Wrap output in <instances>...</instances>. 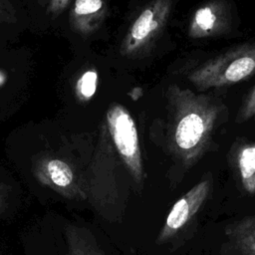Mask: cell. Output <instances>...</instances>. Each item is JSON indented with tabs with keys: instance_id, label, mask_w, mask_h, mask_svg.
<instances>
[{
	"instance_id": "1",
	"label": "cell",
	"mask_w": 255,
	"mask_h": 255,
	"mask_svg": "<svg viewBox=\"0 0 255 255\" xmlns=\"http://www.w3.org/2000/svg\"><path fill=\"white\" fill-rule=\"evenodd\" d=\"M173 125L171 148L185 167L194 165L207 151L224 106L203 94L172 87Z\"/></svg>"
},
{
	"instance_id": "4",
	"label": "cell",
	"mask_w": 255,
	"mask_h": 255,
	"mask_svg": "<svg viewBox=\"0 0 255 255\" xmlns=\"http://www.w3.org/2000/svg\"><path fill=\"white\" fill-rule=\"evenodd\" d=\"M209 179H203L183 194L171 207L157 235L156 242L163 244L182 231L201 210L210 193Z\"/></svg>"
},
{
	"instance_id": "8",
	"label": "cell",
	"mask_w": 255,
	"mask_h": 255,
	"mask_svg": "<svg viewBox=\"0 0 255 255\" xmlns=\"http://www.w3.org/2000/svg\"><path fill=\"white\" fill-rule=\"evenodd\" d=\"M225 235L235 255H255V214L228 224Z\"/></svg>"
},
{
	"instance_id": "7",
	"label": "cell",
	"mask_w": 255,
	"mask_h": 255,
	"mask_svg": "<svg viewBox=\"0 0 255 255\" xmlns=\"http://www.w3.org/2000/svg\"><path fill=\"white\" fill-rule=\"evenodd\" d=\"M230 162L243 191L255 194V141H237L230 150Z\"/></svg>"
},
{
	"instance_id": "11",
	"label": "cell",
	"mask_w": 255,
	"mask_h": 255,
	"mask_svg": "<svg viewBox=\"0 0 255 255\" xmlns=\"http://www.w3.org/2000/svg\"><path fill=\"white\" fill-rule=\"evenodd\" d=\"M102 5V0H76L75 12L79 15L92 14L100 10Z\"/></svg>"
},
{
	"instance_id": "13",
	"label": "cell",
	"mask_w": 255,
	"mask_h": 255,
	"mask_svg": "<svg viewBox=\"0 0 255 255\" xmlns=\"http://www.w3.org/2000/svg\"><path fill=\"white\" fill-rule=\"evenodd\" d=\"M9 189L6 187V185L2 182H0V213H2L7 205V199H8Z\"/></svg>"
},
{
	"instance_id": "12",
	"label": "cell",
	"mask_w": 255,
	"mask_h": 255,
	"mask_svg": "<svg viewBox=\"0 0 255 255\" xmlns=\"http://www.w3.org/2000/svg\"><path fill=\"white\" fill-rule=\"evenodd\" d=\"M97 74L92 71L86 72L81 79V92L86 98H90L96 91Z\"/></svg>"
},
{
	"instance_id": "10",
	"label": "cell",
	"mask_w": 255,
	"mask_h": 255,
	"mask_svg": "<svg viewBox=\"0 0 255 255\" xmlns=\"http://www.w3.org/2000/svg\"><path fill=\"white\" fill-rule=\"evenodd\" d=\"M255 118V86L245 97L237 115L236 124H243L251 119Z\"/></svg>"
},
{
	"instance_id": "2",
	"label": "cell",
	"mask_w": 255,
	"mask_h": 255,
	"mask_svg": "<svg viewBox=\"0 0 255 255\" xmlns=\"http://www.w3.org/2000/svg\"><path fill=\"white\" fill-rule=\"evenodd\" d=\"M255 73V43L232 48L204 62L188 74L198 91L222 88L241 82Z\"/></svg>"
},
{
	"instance_id": "5",
	"label": "cell",
	"mask_w": 255,
	"mask_h": 255,
	"mask_svg": "<svg viewBox=\"0 0 255 255\" xmlns=\"http://www.w3.org/2000/svg\"><path fill=\"white\" fill-rule=\"evenodd\" d=\"M37 176L41 182L66 198L87 200L86 180L79 178L71 165L64 160H48L38 170Z\"/></svg>"
},
{
	"instance_id": "6",
	"label": "cell",
	"mask_w": 255,
	"mask_h": 255,
	"mask_svg": "<svg viewBox=\"0 0 255 255\" xmlns=\"http://www.w3.org/2000/svg\"><path fill=\"white\" fill-rule=\"evenodd\" d=\"M229 27L226 5L222 0H212L198 7L188 24V36L202 39L223 34Z\"/></svg>"
},
{
	"instance_id": "9",
	"label": "cell",
	"mask_w": 255,
	"mask_h": 255,
	"mask_svg": "<svg viewBox=\"0 0 255 255\" xmlns=\"http://www.w3.org/2000/svg\"><path fill=\"white\" fill-rule=\"evenodd\" d=\"M67 255H107L86 227L68 224L65 229Z\"/></svg>"
},
{
	"instance_id": "3",
	"label": "cell",
	"mask_w": 255,
	"mask_h": 255,
	"mask_svg": "<svg viewBox=\"0 0 255 255\" xmlns=\"http://www.w3.org/2000/svg\"><path fill=\"white\" fill-rule=\"evenodd\" d=\"M109 121L114 142L128 166L134 185L133 189L139 192L142 189L144 173L134 123L129 115L120 108L110 113Z\"/></svg>"
}]
</instances>
